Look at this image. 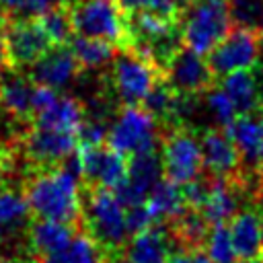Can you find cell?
<instances>
[{
    "mask_svg": "<svg viewBox=\"0 0 263 263\" xmlns=\"http://www.w3.org/2000/svg\"><path fill=\"white\" fill-rule=\"evenodd\" d=\"M171 253H175V242L166 224H152L132 234L123 247L129 263H166Z\"/></svg>",
    "mask_w": 263,
    "mask_h": 263,
    "instance_id": "obj_17",
    "label": "cell"
},
{
    "mask_svg": "<svg viewBox=\"0 0 263 263\" xmlns=\"http://www.w3.org/2000/svg\"><path fill=\"white\" fill-rule=\"evenodd\" d=\"M162 142V164L164 177L177 185H185L197 175L203 173L201 164V148H199V134L177 125L160 134Z\"/></svg>",
    "mask_w": 263,
    "mask_h": 263,
    "instance_id": "obj_7",
    "label": "cell"
},
{
    "mask_svg": "<svg viewBox=\"0 0 263 263\" xmlns=\"http://www.w3.org/2000/svg\"><path fill=\"white\" fill-rule=\"evenodd\" d=\"M160 142V129L142 105H121V109L111 121L107 136V144L113 150L121 152L123 156H129L134 152L154 148Z\"/></svg>",
    "mask_w": 263,
    "mask_h": 263,
    "instance_id": "obj_6",
    "label": "cell"
},
{
    "mask_svg": "<svg viewBox=\"0 0 263 263\" xmlns=\"http://www.w3.org/2000/svg\"><path fill=\"white\" fill-rule=\"evenodd\" d=\"M76 148H78L76 134L45 129L33 123L18 140V154L27 166V173L62 164L64 158H68Z\"/></svg>",
    "mask_w": 263,
    "mask_h": 263,
    "instance_id": "obj_8",
    "label": "cell"
},
{
    "mask_svg": "<svg viewBox=\"0 0 263 263\" xmlns=\"http://www.w3.org/2000/svg\"><path fill=\"white\" fill-rule=\"evenodd\" d=\"M245 263H263V255L257 257V259H251V261H245Z\"/></svg>",
    "mask_w": 263,
    "mask_h": 263,
    "instance_id": "obj_38",
    "label": "cell"
},
{
    "mask_svg": "<svg viewBox=\"0 0 263 263\" xmlns=\"http://www.w3.org/2000/svg\"><path fill=\"white\" fill-rule=\"evenodd\" d=\"M171 238L175 242V251L179 249H203L212 224L197 208H185L177 218L166 222Z\"/></svg>",
    "mask_w": 263,
    "mask_h": 263,
    "instance_id": "obj_22",
    "label": "cell"
},
{
    "mask_svg": "<svg viewBox=\"0 0 263 263\" xmlns=\"http://www.w3.org/2000/svg\"><path fill=\"white\" fill-rule=\"evenodd\" d=\"M39 25L43 27V31L47 33L49 41L53 45H64L72 39L74 35V27H72V18H70V8L68 4L62 6H51L47 10H43L37 16Z\"/></svg>",
    "mask_w": 263,
    "mask_h": 263,
    "instance_id": "obj_26",
    "label": "cell"
},
{
    "mask_svg": "<svg viewBox=\"0 0 263 263\" xmlns=\"http://www.w3.org/2000/svg\"><path fill=\"white\" fill-rule=\"evenodd\" d=\"M199 148H201V164L208 175L240 181L242 175L240 154L226 129L205 127L199 134Z\"/></svg>",
    "mask_w": 263,
    "mask_h": 263,
    "instance_id": "obj_13",
    "label": "cell"
},
{
    "mask_svg": "<svg viewBox=\"0 0 263 263\" xmlns=\"http://www.w3.org/2000/svg\"><path fill=\"white\" fill-rule=\"evenodd\" d=\"M6 33H8V16L0 10V72L8 68V51H6Z\"/></svg>",
    "mask_w": 263,
    "mask_h": 263,
    "instance_id": "obj_34",
    "label": "cell"
},
{
    "mask_svg": "<svg viewBox=\"0 0 263 263\" xmlns=\"http://www.w3.org/2000/svg\"><path fill=\"white\" fill-rule=\"evenodd\" d=\"M70 2H74V0H0V10L8 16V21L33 18L51 6H62V4H70Z\"/></svg>",
    "mask_w": 263,
    "mask_h": 263,
    "instance_id": "obj_30",
    "label": "cell"
},
{
    "mask_svg": "<svg viewBox=\"0 0 263 263\" xmlns=\"http://www.w3.org/2000/svg\"><path fill=\"white\" fill-rule=\"evenodd\" d=\"M82 230L90 234L109 255L121 253L129 240L125 226V208L111 189L99 185H80Z\"/></svg>",
    "mask_w": 263,
    "mask_h": 263,
    "instance_id": "obj_2",
    "label": "cell"
},
{
    "mask_svg": "<svg viewBox=\"0 0 263 263\" xmlns=\"http://www.w3.org/2000/svg\"><path fill=\"white\" fill-rule=\"evenodd\" d=\"M220 88L232 101L238 117H251L263 111V92L251 70H236L226 74Z\"/></svg>",
    "mask_w": 263,
    "mask_h": 263,
    "instance_id": "obj_19",
    "label": "cell"
},
{
    "mask_svg": "<svg viewBox=\"0 0 263 263\" xmlns=\"http://www.w3.org/2000/svg\"><path fill=\"white\" fill-rule=\"evenodd\" d=\"M74 58L78 60L82 70H99L105 68L107 64L113 62L115 53H117V45L107 41V39H99V37H84V35H72V39L68 41Z\"/></svg>",
    "mask_w": 263,
    "mask_h": 263,
    "instance_id": "obj_25",
    "label": "cell"
},
{
    "mask_svg": "<svg viewBox=\"0 0 263 263\" xmlns=\"http://www.w3.org/2000/svg\"><path fill=\"white\" fill-rule=\"evenodd\" d=\"M25 74L41 86L49 88H64L72 80H76L82 74V68L78 60L74 58L68 43L64 45H51L33 66L25 70Z\"/></svg>",
    "mask_w": 263,
    "mask_h": 263,
    "instance_id": "obj_15",
    "label": "cell"
},
{
    "mask_svg": "<svg viewBox=\"0 0 263 263\" xmlns=\"http://www.w3.org/2000/svg\"><path fill=\"white\" fill-rule=\"evenodd\" d=\"M230 236L236 253V261L245 263L263 255V238H261V214L257 205L251 201L230 220Z\"/></svg>",
    "mask_w": 263,
    "mask_h": 263,
    "instance_id": "obj_18",
    "label": "cell"
},
{
    "mask_svg": "<svg viewBox=\"0 0 263 263\" xmlns=\"http://www.w3.org/2000/svg\"><path fill=\"white\" fill-rule=\"evenodd\" d=\"M226 0H195L179 16L181 41L199 55H208L230 31Z\"/></svg>",
    "mask_w": 263,
    "mask_h": 263,
    "instance_id": "obj_3",
    "label": "cell"
},
{
    "mask_svg": "<svg viewBox=\"0 0 263 263\" xmlns=\"http://www.w3.org/2000/svg\"><path fill=\"white\" fill-rule=\"evenodd\" d=\"M68 8L76 35L107 39L119 49L127 45L125 10L119 0H74Z\"/></svg>",
    "mask_w": 263,
    "mask_h": 263,
    "instance_id": "obj_5",
    "label": "cell"
},
{
    "mask_svg": "<svg viewBox=\"0 0 263 263\" xmlns=\"http://www.w3.org/2000/svg\"><path fill=\"white\" fill-rule=\"evenodd\" d=\"M0 144H16V142H0Z\"/></svg>",
    "mask_w": 263,
    "mask_h": 263,
    "instance_id": "obj_40",
    "label": "cell"
},
{
    "mask_svg": "<svg viewBox=\"0 0 263 263\" xmlns=\"http://www.w3.org/2000/svg\"><path fill=\"white\" fill-rule=\"evenodd\" d=\"M0 263H33V255H0Z\"/></svg>",
    "mask_w": 263,
    "mask_h": 263,
    "instance_id": "obj_35",
    "label": "cell"
},
{
    "mask_svg": "<svg viewBox=\"0 0 263 263\" xmlns=\"http://www.w3.org/2000/svg\"><path fill=\"white\" fill-rule=\"evenodd\" d=\"M203 249H205L212 263H234L236 261V253L232 247V236H230L228 224H212Z\"/></svg>",
    "mask_w": 263,
    "mask_h": 263,
    "instance_id": "obj_29",
    "label": "cell"
},
{
    "mask_svg": "<svg viewBox=\"0 0 263 263\" xmlns=\"http://www.w3.org/2000/svg\"><path fill=\"white\" fill-rule=\"evenodd\" d=\"M203 109H205V115L212 119V127L226 129L238 117L228 95L216 84L203 92Z\"/></svg>",
    "mask_w": 263,
    "mask_h": 263,
    "instance_id": "obj_27",
    "label": "cell"
},
{
    "mask_svg": "<svg viewBox=\"0 0 263 263\" xmlns=\"http://www.w3.org/2000/svg\"><path fill=\"white\" fill-rule=\"evenodd\" d=\"M162 76L177 92H205L216 84V76L212 74L208 60L185 45H181L168 60Z\"/></svg>",
    "mask_w": 263,
    "mask_h": 263,
    "instance_id": "obj_14",
    "label": "cell"
},
{
    "mask_svg": "<svg viewBox=\"0 0 263 263\" xmlns=\"http://www.w3.org/2000/svg\"><path fill=\"white\" fill-rule=\"evenodd\" d=\"M80 185V156L76 148L58 166L27 173L21 189L29 201L33 218L58 220L82 228Z\"/></svg>",
    "mask_w": 263,
    "mask_h": 263,
    "instance_id": "obj_1",
    "label": "cell"
},
{
    "mask_svg": "<svg viewBox=\"0 0 263 263\" xmlns=\"http://www.w3.org/2000/svg\"><path fill=\"white\" fill-rule=\"evenodd\" d=\"M259 47H261V35L240 27L230 29L228 35L208 53V64L212 74L218 80L230 72L253 68L259 55Z\"/></svg>",
    "mask_w": 263,
    "mask_h": 263,
    "instance_id": "obj_10",
    "label": "cell"
},
{
    "mask_svg": "<svg viewBox=\"0 0 263 263\" xmlns=\"http://www.w3.org/2000/svg\"><path fill=\"white\" fill-rule=\"evenodd\" d=\"M146 208L154 220V224H166L173 218H177L185 208V197L181 191V185L168 181L166 177H162L148 193L146 197Z\"/></svg>",
    "mask_w": 263,
    "mask_h": 263,
    "instance_id": "obj_24",
    "label": "cell"
},
{
    "mask_svg": "<svg viewBox=\"0 0 263 263\" xmlns=\"http://www.w3.org/2000/svg\"><path fill=\"white\" fill-rule=\"evenodd\" d=\"M53 43L47 33L39 25L37 16L33 18H14L8 21L6 33V51H8V68L25 72L33 66Z\"/></svg>",
    "mask_w": 263,
    "mask_h": 263,
    "instance_id": "obj_12",
    "label": "cell"
},
{
    "mask_svg": "<svg viewBox=\"0 0 263 263\" xmlns=\"http://www.w3.org/2000/svg\"><path fill=\"white\" fill-rule=\"evenodd\" d=\"M166 263H212L205 249H179L171 253Z\"/></svg>",
    "mask_w": 263,
    "mask_h": 263,
    "instance_id": "obj_33",
    "label": "cell"
},
{
    "mask_svg": "<svg viewBox=\"0 0 263 263\" xmlns=\"http://www.w3.org/2000/svg\"><path fill=\"white\" fill-rule=\"evenodd\" d=\"M152 224H154V220H152L146 203H140V205H134V208L125 210V226H127L129 236L148 228V226H152Z\"/></svg>",
    "mask_w": 263,
    "mask_h": 263,
    "instance_id": "obj_32",
    "label": "cell"
},
{
    "mask_svg": "<svg viewBox=\"0 0 263 263\" xmlns=\"http://www.w3.org/2000/svg\"><path fill=\"white\" fill-rule=\"evenodd\" d=\"M107 251L84 230H78V234L60 251L47 253V255H35L33 263H105Z\"/></svg>",
    "mask_w": 263,
    "mask_h": 263,
    "instance_id": "obj_23",
    "label": "cell"
},
{
    "mask_svg": "<svg viewBox=\"0 0 263 263\" xmlns=\"http://www.w3.org/2000/svg\"><path fill=\"white\" fill-rule=\"evenodd\" d=\"M33 90L35 82L25 72L6 68L4 72H0V111L23 125H31Z\"/></svg>",
    "mask_w": 263,
    "mask_h": 263,
    "instance_id": "obj_16",
    "label": "cell"
},
{
    "mask_svg": "<svg viewBox=\"0 0 263 263\" xmlns=\"http://www.w3.org/2000/svg\"><path fill=\"white\" fill-rule=\"evenodd\" d=\"M33 220L23 189L6 187L0 193V255H31L27 228Z\"/></svg>",
    "mask_w": 263,
    "mask_h": 263,
    "instance_id": "obj_9",
    "label": "cell"
},
{
    "mask_svg": "<svg viewBox=\"0 0 263 263\" xmlns=\"http://www.w3.org/2000/svg\"><path fill=\"white\" fill-rule=\"evenodd\" d=\"M175 2H177V8H179V12H183V10H185V8H189V6H191L195 0H175Z\"/></svg>",
    "mask_w": 263,
    "mask_h": 263,
    "instance_id": "obj_36",
    "label": "cell"
},
{
    "mask_svg": "<svg viewBox=\"0 0 263 263\" xmlns=\"http://www.w3.org/2000/svg\"><path fill=\"white\" fill-rule=\"evenodd\" d=\"M82 230L80 226L64 224L58 220H45V218H33L27 228V247L31 255H47L64 249L76 234Z\"/></svg>",
    "mask_w": 263,
    "mask_h": 263,
    "instance_id": "obj_20",
    "label": "cell"
},
{
    "mask_svg": "<svg viewBox=\"0 0 263 263\" xmlns=\"http://www.w3.org/2000/svg\"><path fill=\"white\" fill-rule=\"evenodd\" d=\"M228 14L234 27L263 35V0H228Z\"/></svg>",
    "mask_w": 263,
    "mask_h": 263,
    "instance_id": "obj_28",
    "label": "cell"
},
{
    "mask_svg": "<svg viewBox=\"0 0 263 263\" xmlns=\"http://www.w3.org/2000/svg\"><path fill=\"white\" fill-rule=\"evenodd\" d=\"M80 181L82 185H99L113 189L127 175V156L103 144H78Z\"/></svg>",
    "mask_w": 263,
    "mask_h": 263,
    "instance_id": "obj_11",
    "label": "cell"
},
{
    "mask_svg": "<svg viewBox=\"0 0 263 263\" xmlns=\"http://www.w3.org/2000/svg\"><path fill=\"white\" fill-rule=\"evenodd\" d=\"M259 127H261V134H263V111L259 113Z\"/></svg>",
    "mask_w": 263,
    "mask_h": 263,
    "instance_id": "obj_39",
    "label": "cell"
},
{
    "mask_svg": "<svg viewBox=\"0 0 263 263\" xmlns=\"http://www.w3.org/2000/svg\"><path fill=\"white\" fill-rule=\"evenodd\" d=\"M84 119V105L76 97L58 95V99L43 111L33 117V125L55 129V132H70L76 134Z\"/></svg>",
    "mask_w": 263,
    "mask_h": 263,
    "instance_id": "obj_21",
    "label": "cell"
},
{
    "mask_svg": "<svg viewBox=\"0 0 263 263\" xmlns=\"http://www.w3.org/2000/svg\"><path fill=\"white\" fill-rule=\"evenodd\" d=\"M123 10H150L168 18H179L181 12L175 0H119Z\"/></svg>",
    "mask_w": 263,
    "mask_h": 263,
    "instance_id": "obj_31",
    "label": "cell"
},
{
    "mask_svg": "<svg viewBox=\"0 0 263 263\" xmlns=\"http://www.w3.org/2000/svg\"><path fill=\"white\" fill-rule=\"evenodd\" d=\"M6 187H10V179H8L6 175H2V173H0V193H2Z\"/></svg>",
    "mask_w": 263,
    "mask_h": 263,
    "instance_id": "obj_37",
    "label": "cell"
},
{
    "mask_svg": "<svg viewBox=\"0 0 263 263\" xmlns=\"http://www.w3.org/2000/svg\"><path fill=\"white\" fill-rule=\"evenodd\" d=\"M162 78V72L156 64L134 49H117L111 72H109V88L121 105H142L152 86Z\"/></svg>",
    "mask_w": 263,
    "mask_h": 263,
    "instance_id": "obj_4",
    "label": "cell"
}]
</instances>
